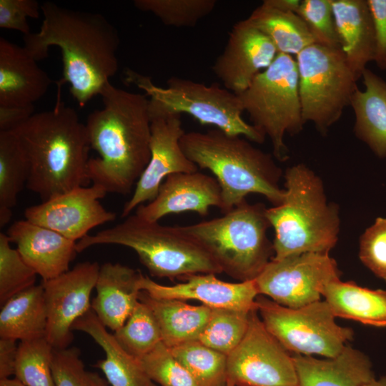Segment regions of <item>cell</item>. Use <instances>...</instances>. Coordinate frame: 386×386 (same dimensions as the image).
Returning a JSON list of instances; mask_svg holds the SVG:
<instances>
[{"mask_svg":"<svg viewBox=\"0 0 386 386\" xmlns=\"http://www.w3.org/2000/svg\"><path fill=\"white\" fill-rule=\"evenodd\" d=\"M44 19L36 33L24 36V47L39 61L56 46L62 54L61 86L70 85V92L81 107L99 94L119 69L117 52L119 36L116 28L101 14L67 9L46 1L41 5Z\"/></svg>","mask_w":386,"mask_h":386,"instance_id":"6da1fadb","label":"cell"},{"mask_svg":"<svg viewBox=\"0 0 386 386\" xmlns=\"http://www.w3.org/2000/svg\"><path fill=\"white\" fill-rule=\"evenodd\" d=\"M100 95L104 107L93 111L85 124L91 149L88 181L107 193L131 192L150 159L151 118L144 94L117 88L108 81Z\"/></svg>","mask_w":386,"mask_h":386,"instance_id":"7a4b0ae2","label":"cell"},{"mask_svg":"<svg viewBox=\"0 0 386 386\" xmlns=\"http://www.w3.org/2000/svg\"><path fill=\"white\" fill-rule=\"evenodd\" d=\"M29 167L26 187L42 201L84 186L91 149L85 124L64 102L10 131Z\"/></svg>","mask_w":386,"mask_h":386,"instance_id":"3957f363","label":"cell"},{"mask_svg":"<svg viewBox=\"0 0 386 386\" xmlns=\"http://www.w3.org/2000/svg\"><path fill=\"white\" fill-rule=\"evenodd\" d=\"M180 144L190 161L210 171L218 182L223 212L245 201L249 194H262L274 205L282 202L280 168L271 154L254 147L249 140L214 128L185 132Z\"/></svg>","mask_w":386,"mask_h":386,"instance_id":"277c9868","label":"cell"},{"mask_svg":"<svg viewBox=\"0 0 386 386\" xmlns=\"http://www.w3.org/2000/svg\"><path fill=\"white\" fill-rule=\"evenodd\" d=\"M284 179L282 202L266 209L274 230L272 259L329 254L337 242L340 219L337 207L327 202L321 179L302 164L288 168Z\"/></svg>","mask_w":386,"mask_h":386,"instance_id":"5b68a950","label":"cell"},{"mask_svg":"<svg viewBox=\"0 0 386 386\" xmlns=\"http://www.w3.org/2000/svg\"><path fill=\"white\" fill-rule=\"evenodd\" d=\"M99 244L133 249L151 275L159 278L184 279L195 274L222 272L211 255L178 226L149 222L136 214L111 228L86 235L76 242V252Z\"/></svg>","mask_w":386,"mask_h":386,"instance_id":"8992f818","label":"cell"},{"mask_svg":"<svg viewBox=\"0 0 386 386\" xmlns=\"http://www.w3.org/2000/svg\"><path fill=\"white\" fill-rule=\"evenodd\" d=\"M265 207L246 201L222 217L178 226L201 245L229 277L239 282L254 280L274 254L267 235L270 227Z\"/></svg>","mask_w":386,"mask_h":386,"instance_id":"52a82bcc","label":"cell"},{"mask_svg":"<svg viewBox=\"0 0 386 386\" xmlns=\"http://www.w3.org/2000/svg\"><path fill=\"white\" fill-rule=\"evenodd\" d=\"M127 83L142 89L149 98L150 118L187 114L202 124L213 125L223 132L257 143L265 136L242 117L239 95L213 83L207 85L191 79L172 76L166 87L156 85L149 76L130 69L124 72Z\"/></svg>","mask_w":386,"mask_h":386,"instance_id":"ba28073f","label":"cell"},{"mask_svg":"<svg viewBox=\"0 0 386 386\" xmlns=\"http://www.w3.org/2000/svg\"><path fill=\"white\" fill-rule=\"evenodd\" d=\"M238 95L252 124L270 139L274 157L279 161L286 160L285 134H298L305 124L296 59L278 53L272 63Z\"/></svg>","mask_w":386,"mask_h":386,"instance_id":"9c48e42d","label":"cell"},{"mask_svg":"<svg viewBox=\"0 0 386 386\" xmlns=\"http://www.w3.org/2000/svg\"><path fill=\"white\" fill-rule=\"evenodd\" d=\"M295 59L302 118L325 134L350 106L357 79L340 48L315 43Z\"/></svg>","mask_w":386,"mask_h":386,"instance_id":"30bf717a","label":"cell"},{"mask_svg":"<svg viewBox=\"0 0 386 386\" xmlns=\"http://www.w3.org/2000/svg\"><path fill=\"white\" fill-rule=\"evenodd\" d=\"M255 302L264 327L287 351L334 357L353 338L352 329L335 322L325 300L299 308L282 306L263 295Z\"/></svg>","mask_w":386,"mask_h":386,"instance_id":"8fae6325","label":"cell"},{"mask_svg":"<svg viewBox=\"0 0 386 386\" xmlns=\"http://www.w3.org/2000/svg\"><path fill=\"white\" fill-rule=\"evenodd\" d=\"M227 386H300L292 356L268 332L257 310L247 331L227 355Z\"/></svg>","mask_w":386,"mask_h":386,"instance_id":"7c38bea8","label":"cell"},{"mask_svg":"<svg viewBox=\"0 0 386 386\" xmlns=\"http://www.w3.org/2000/svg\"><path fill=\"white\" fill-rule=\"evenodd\" d=\"M340 275L329 254L307 252L272 259L254 281L259 295L299 308L320 300L325 287Z\"/></svg>","mask_w":386,"mask_h":386,"instance_id":"4fadbf2b","label":"cell"},{"mask_svg":"<svg viewBox=\"0 0 386 386\" xmlns=\"http://www.w3.org/2000/svg\"><path fill=\"white\" fill-rule=\"evenodd\" d=\"M99 268L96 262H81L56 278L42 281L47 312L46 338L54 349L69 347L73 325L91 309L90 297Z\"/></svg>","mask_w":386,"mask_h":386,"instance_id":"5bb4252c","label":"cell"},{"mask_svg":"<svg viewBox=\"0 0 386 386\" xmlns=\"http://www.w3.org/2000/svg\"><path fill=\"white\" fill-rule=\"evenodd\" d=\"M107 194L97 184L78 187L27 207L24 217L77 242L93 228L116 219L99 202Z\"/></svg>","mask_w":386,"mask_h":386,"instance_id":"9a60e30c","label":"cell"},{"mask_svg":"<svg viewBox=\"0 0 386 386\" xmlns=\"http://www.w3.org/2000/svg\"><path fill=\"white\" fill-rule=\"evenodd\" d=\"M184 133L180 114L151 119L150 159L132 196L123 207L122 217H128L144 202L152 201L169 175L198 171L197 166L181 147L180 140Z\"/></svg>","mask_w":386,"mask_h":386,"instance_id":"2e32d148","label":"cell"},{"mask_svg":"<svg viewBox=\"0 0 386 386\" xmlns=\"http://www.w3.org/2000/svg\"><path fill=\"white\" fill-rule=\"evenodd\" d=\"M277 54L272 41L247 18L232 26L212 70L224 87L240 94L272 63Z\"/></svg>","mask_w":386,"mask_h":386,"instance_id":"e0dca14e","label":"cell"},{"mask_svg":"<svg viewBox=\"0 0 386 386\" xmlns=\"http://www.w3.org/2000/svg\"><path fill=\"white\" fill-rule=\"evenodd\" d=\"M184 279L173 285H163L141 273L138 286L140 291L154 298L197 300L212 309L251 311L256 308L259 294L254 279L229 282L212 273L192 274Z\"/></svg>","mask_w":386,"mask_h":386,"instance_id":"ac0fdd59","label":"cell"},{"mask_svg":"<svg viewBox=\"0 0 386 386\" xmlns=\"http://www.w3.org/2000/svg\"><path fill=\"white\" fill-rule=\"evenodd\" d=\"M212 207L222 208L221 188L217 179L199 172L169 175L156 197L137 208L140 218L158 222L163 217L184 212L207 216Z\"/></svg>","mask_w":386,"mask_h":386,"instance_id":"d6986e66","label":"cell"},{"mask_svg":"<svg viewBox=\"0 0 386 386\" xmlns=\"http://www.w3.org/2000/svg\"><path fill=\"white\" fill-rule=\"evenodd\" d=\"M26 262L42 278H56L69 270L76 242L26 219L14 222L6 233Z\"/></svg>","mask_w":386,"mask_h":386,"instance_id":"ffe728a7","label":"cell"},{"mask_svg":"<svg viewBox=\"0 0 386 386\" xmlns=\"http://www.w3.org/2000/svg\"><path fill=\"white\" fill-rule=\"evenodd\" d=\"M51 84L24 46L0 38V106L34 105Z\"/></svg>","mask_w":386,"mask_h":386,"instance_id":"44dd1931","label":"cell"},{"mask_svg":"<svg viewBox=\"0 0 386 386\" xmlns=\"http://www.w3.org/2000/svg\"><path fill=\"white\" fill-rule=\"evenodd\" d=\"M140 275V272L119 263L105 262L100 266L91 310L114 332L124 324L139 301Z\"/></svg>","mask_w":386,"mask_h":386,"instance_id":"7402d4cb","label":"cell"},{"mask_svg":"<svg viewBox=\"0 0 386 386\" xmlns=\"http://www.w3.org/2000/svg\"><path fill=\"white\" fill-rule=\"evenodd\" d=\"M326 358L292 356L300 386H365L375 378L370 358L350 345Z\"/></svg>","mask_w":386,"mask_h":386,"instance_id":"603a6c76","label":"cell"},{"mask_svg":"<svg viewBox=\"0 0 386 386\" xmlns=\"http://www.w3.org/2000/svg\"><path fill=\"white\" fill-rule=\"evenodd\" d=\"M341 49L358 80L375 56V31L367 0H332Z\"/></svg>","mask_w":386,"mask_h":386,"instance_id":"cb8c5ba5","label":"cell"},{"mask_svg":"<svg viewBox=\"0 0 386 386\" xmlns=\"http://www.w3.org/2000/svg\"><path fill=\"white\" fill-rule=\"evenodd\" d=\"M72 330L85 332L102 348L105 358L94 366L102 371L110 386H157L138 360L120 345L91 309L74 322Z\"/></svg>","mask_w":386,"mask_h":386,"instance_id":"d4e9b609","label":"cell"},{"mask_svg":"<svg viewBox=\"0 0 386 386\" xmlns=\"http://www.w3.org/2000/svg\"><path fill=\"white\" fill-rule=\"evenodd\" d=\"M364 90L357 87L350 107L355 117L354 132L379 157H386V81L366 68Z\"/></svg>","mask_w":386,"mask_h":386,"instance_id":"484cf974","label":"cell"},{"mask_svg":"<svg viewBox=\"0 0 386 386\" xmlns=\"http://www.w3.org/2000/svg\"><path fill=\"white\" fill-rule=\"evenodd\" d=\"M139 300L151 309L160 330L162 341L169 348L197 340L211 314L212 308L192 305L174 299H159L141 291Z\"/></svg>","mask_w":386,"mask_h":386,"instance_id":"4316f807","label":"cell"},{"mask_svg":"<svg viewBox=\"0 0 386 386\" xmlns=\"http://www.w3.org/2000/svg\"><path fill=\"white\" fill-rule=\"evenodd\" d=\"M322 296L335 317L386 327V290H372L337 279L325 287Z\"/></svg>","mask_w":386,"mask_h":386,"instance_id":"83f0119b","label":"cell"},{"mask_svg":"<svg viewBox=\"0 0 386 386\" xmlns=\"http://www.w3.org/2000/svg\"><path fill=\"white\" fill-rule=\"evenodd\" d=\"M47 312L41 284L14 295L1 306L0 338L25 341L46 337Z\"/></svg>","mask_w":386,"mask_h":386,"instance_id":"f1b7e54d","label":"cell"},{"mask_svg":"<svg viewBox=\"0 0 386 386\" xmlns=\"http://www.w3.org/2000/svg\"><path fill=\"white\" fill-rule=\"evenodd\" d=\"M247 19L272 41L278 53L297 56L307 46L316 43L299 15L273 7L264 1Z\"/></svg>","mask_w":386,"mask_h":386,"instance_id":"f546056e","label":"cell"},{"mask_svg":"<svg viewBox=\"0 0 386 386\" xmlns=\"http://www.w3.org/2000/svg\"><path fill=\"white\" fill-rule=\"evenodd\" d=\"M28 162L10 131L0 132V227L11 220V209L19 192L27 184Z\"/></svg>","mask_w":386,"mask_h":386,"instance_id":"4dcf8cb0","label":"cell"},{"mask_svg":"<svg viewBox=\"0 0 386 386\" xmlns=\"http://www.w3.org/2000/svg\"><path fill=\"white\" fill-rule=\"evenodd\" d=\"M199 386H227V356L199 340L169 348Z\"/></svg>","mask_w":386,"mask_h":386,"instance_id":"1f68e13d","label":"cell"},{"mask_svg":"<svg viewBox=\"0 0 386 386\" xmlns=\"http://www.w3.org/2000/svg\"><path fill=\"white\" fill-rule=\"evenodd\" d=\"M251 311L212 309L197 340L227 356L243 340L249 327Z\"/></svg>","mask_w":386,"mask_h":386,"instance_id":"d6a6232c","label":"cell"},{"mask_svg":"<svg viewBox=\"0 0 386 386\" xmlns=\"http://www.w3.org/2000/svg\"><path fill=\"white\" fill-rule=\"evenodd\" d=\"M113 335L120 345L137 360L162 342L154 314L148 305L140 300L124 324Z\"/></svg>","mask_w":386,"mask_h":386,"instance_id":"836d02e7","label":"cell"},{"mask_svg":"<svg viewBox=\"0 0 386 386\" xmlns=\"http://www.w3.org/2000/svg\"><path fill=\"white\" fill-rule=\"evenodd\" d=\"M54 349L46 337L20 342L14 378L24 386H54L51 371Z\"/></svg>","mask_w":386,"mask_h":386,"instance_id":"e575fe53","label":"cell"},{"mask_svg":"<svg viewBox=\"0 0 386 386\" xmlns=\"http://www.w3.org/2000/svg\"><path fill=\"white\" fill-rule=\"evenodd\" d=\"M134 5L142 11L157 16L163 24L177 28L194 27L212 12L215 0H135Z\"/></svg>","mask_w":386,"mask_h":386,"instance_id":"d590c367","label":"cell"},{"mask_svg":"<svg viewBox=\"0 0 386 386\" xmlns=\"http://www.w3.org/2000/svg\"><path fill=\"white\" fill-rule=\"evenodd\" d=\"M6 233H0V305L14 295L34 286L36 273L16 249L11 246Z\"/></svg>","mask_w":386,"mask_h":386,"instance_id":"8d00e7d4","label":"cell"},{"mask_svg":"<svg viewBox=\"0 0 386 386\" xmlns=\"http://www.w3.org/2000/svg\"><path fill=\"white\" fill-rule=\"evenodd\" d=\"M138 361L148 377L161 386H199L162 342Z\"/></svg>","mask_w":386,"mask_h":386,"instance_id":"74e56055","label":"cell"},{"mask_svg":"<svg viewBox=\"0 0 386 386\" xmlns=\"http://www.w3.org/2000/svg\"><path fill=\"white\" fill-rule=\"evenodd\" d=\"M76 347L54 349L51 371L54 386H110L106 379L86 370Z\"/></svg>","mask_w":386,"mask_h":386,"instance_id":"f35d334b","label":"cell"},{"mask_svg":"<svg viewBox=\"0 0 386 386\" xmlns=\"http://www.w3.org/2000/svg\"><path fill=\"white\" fill-rule=\"evenodd\" d=\"M296 14L305 22L317 44L341 49L332 0H302Z\"/></svg>","mask_w":386,"mask_h":386,"instance_id":"ab89813d","label":"cell"},{"mask_svg":"<svg viewBox=\"0 0 386 386\" xmlns=\"http://www.w3.org/2000/svg\"><path fill=\"white\" fill-rule=\"evenodd\" d=\"M359 257L374 274L386 282V218H377L362 234Z\"/></svg>","mask_w":386,"mask_h":386,"instance_id":"60d3db41","label":"cell"},{"mask_svg":"<svg viewBox=\"0 0 386 386\" xmlns=\"http://www.w3.org/2000/svg\"><path fill=\"white\" fill-rule=\"evenodd\" d=\"M41 5L36 0H0V28L29 35V18L40 16Z\"/></svg>","mask_w":386,"mask_h":386,"instance_id":"b9f144b4","label":"cell"},{"mask_svg":"<svg viewBox=\"0 0 386 386\" xmlns=\"http://www.w3.org/2000/svg\"><path fill=\"white\" fill-rule=\"evenodd\" d=\"M375 31L373 61L381 70H386V0H367Z\"/></svg>","mask_w":386,"mask_h":386,"instance_id":"7bdbcfd3","label":"cell"},{"mask_svg":"<svg viewBox=\"0 0 386 386\" xmlns=\"http://www.w3.org/2000/svg\"><path fill=\"white\" fill-rule=\"evenodd\" d=\"M34 105L0 106V132L11 131L34 114Z\"/></svg>","mask_w":386,"mask_h":386,"instance_id":"ee69618b","label":"cell"},{"mask_svg":"<svg viewBox=\"0 0 386 386\" xmlns=\"http://www.w3.org/2000/svg\"><path fill=\"white\" fill-rule=\"evenodd\" d=\"M16 340L0 338V380L14 375L18 350Z\"/></svg>","mask_w":386,"mask_h":386,"instance_id":"f6af8a7d","label":"cell"},{"mask_svg":"<svg viewBox=\"0 0 386 386\" xmlns=\"http://www.w3.org/2000/svg\"><path fill=\"white\" fill-rule=\"evenodd\" d=\"M264 1L277 9L290 11L295 12L297 11L300 1V0H264Z\"/></svg>","mask_w":386,"mask_h":386,"instance_id":"bcb514c9","label":"cell"},{"mask_svg":"<svg viewBox=\"0 0 386 386\" xmlns=\"http://www.w3.org/2000/svg\"><path fill=\"white\" fill-rule=\"evenodd\" d=\"M0 386H24L19 381L14 379H6L0 380Z\"/></svg>","mask_w":386,"mask_h":386,"instance_id":"7dc6e473","label":"cell"},{"mask_svg":"<svg viewBox=\"0 0 386 386\" xmlns=\"http://www.w3.org/2000/svg\"><path fill=\"white\" fill-rule=\"evenodd\" d=\"M365 386H386V377H381L379 379H373Z\"/></svg>","mask_w":386,"mask_h":386,"instance_id":"c3c4849f","label":"cell"}]
</instances>
